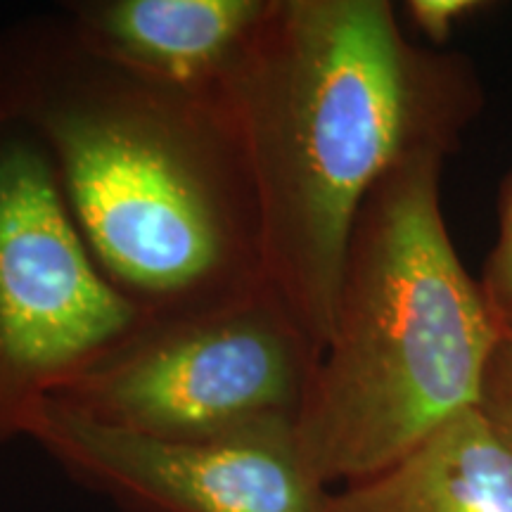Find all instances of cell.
Segmentation results:
<instances>
[{
    "label": "cell",
    "mask_w": 512,
    "mask_h": 512,
    "mask_svg": "<svg viewBox=\"0 0 512 512\" xmlns=\"http://www.w3.org/2000/svg\"><path fill=\"white\" fill-rule=\"evenodd\" d=\"M0 114L43 145L93 259L145 318L268 283L252 174L223 98L126 72L48 12L0 29Z\"/></svg>",
    "instance_id": "cell-1"
},
{
    "label": "cell",
    "mask_w": 512,
    "mask_h": 512,
    "mask_svg": "<svg viewBox=\"0 0 512 512\" xmlns=\"http://www.w3.org/2000/svg\"><path fill=\"white\" fill-rule=\"evenodd\" d=\"M245 147L266 280L323 351L370 190L451 155L482 110L470 60L420 48L389 0H271L223 88Z\"/></svg>",
    "instance_id": "cell-2"
},
{
    "label": "cell",
    "mask_w": 512,
    "mask_h": 512,
    "mask_svg": "<svg viewBox=\"0 0 512 512\" xmlns=\"http://www.w3.org/2000/svg\"><path fill=\"white\" fill-rule=\"evenodd\" d=\"M444 159L394 166L349 235L328 342L294 418L328 489L380 475L482 406L501 330L448 235Z\"/></svg>",
    "instance_id": "cell-3"
},
{
    "label": "cell",
    "mask_w": 512,
    "mask_h": 512,
    "mask_svg": "<svg viewBox=\"0 0 512 512\" xmlns=\"http://www.w3.org/2000/svg\"><path fill=\"white\" fill-rule=\"evenodd\" d=\"M318 361L316 342L264 283L207 309L147 318L53 399L112 430L211 439L297 418Z\"/></svg>",
    "instance_id": "cell-4"
},
{
    "label": "cell",
    "mask_w": 512,
    "mask_h": 512,
    "mask_svg": "<svg viewBox=\"0 0 512 512\" xmlns=\"http://www.w3.org/2000/svg\"><path fill=\"white\" fill-rule=\"evenodd\" d=\"M145 320L93 259L43 145L0 114V446Z\"/></svg>",
    "instance_id": "cell-5"
},
{
    "label": "cell",
    "mask_w": 512,
    "mask_h": 512,
    "mask_svg": "<svg viewBox=\"0 0 512 512\" xmlns=\"http://www.w3.org/2000/svg\"><path fill=\"white\" fill-rule=\"evenodd\" d=\"M27 439L74 484L124 512H330L332 489L306 465L294 420L169 441L112 430L48 399Z\"/></svg>",
    "instance_id": "cell-6"
},
{
    "label": "cell",
    "mask_w": 512,
    "mask_h": 512,
    "mask_svg": "<svg viewBox=\"0 0 512 512\" xmlns=\"http://www.w3.org/2000/svg\"><path fill=\"white\" fill-rule=\"evenodd\" d=\"M271 0H74L60 15L102 60L178 91L223 98Z\"/></svg>",
    "instance_id": "cell-7"
},
{
    "label": "cell",
    "mask_w": 512,
    "mask_h": 512,
    "mask_svg": "<svg viewBox=\"0 0 512 512\" xmlns=\"http://www.w3.org/2000/svg\"><path fill=\"white\" fill-rule=\"evenodd\" d=\"M330 512H512V439L472 408L389 470L332 491Z\"/></svg>",
    "instance_id": "cell-8"
},
{
    "label": "cell",
    "mask_w": 512,
    "mask_h": 512,
    "mask_svg": "<svg viewBox=\"0 0 512 512\" xmlns=\"http://www.w3.org/2000/svg\"><path fill=\"white\" fill-rule=\"evenodd\" d=\"M484 302L503 335H512V169L498 192V238L479 278Z\"/></svg>",
    "instance_id": "cell-9"
},
{
    "label": "cell",
    "mask_w": 512,
    "mask_h": 512,
    "mask_svg": "<svg viewBox=\"0 0 512 512\" xmlns=\"http://www.w3.org/2000/svg\"><path fill=\"white\" fill-rule=\"evenodd\" d=\"M489 8L491 3L484 0H408L401 5V12L434 46H441L453 36L460 22Z\"/></svg>",
    "instance_id": "cell-10"
},
{
    "label": "cell",
    "mask_w": 512,
    "mask_h": 512,
    "mask_svg": "<svg viewBox=\"0 0 512 512\" xmlns=\"http://www.w3.org/2000/svg\"><path fill=\"white\" fill-rule=\"evenodd\" d=\"M482 411L512 439V335H503L484 382Z\"/></svg>",
    "instance_id": "cell-11"
}]
</instances>
